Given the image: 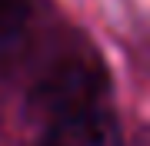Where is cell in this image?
<instances>
[{"mask_svg": "<svg viewBox=\"0 0 150 146\" xmlns=\"http://www.w3.org/2000/svg\"><path fill=\"white\" fill-rule=\"evenodd\" d=\"M30 10H33V0H0V43L13 40L27 27Z\"/></svg>", "mask_w": 150, "mask_h": 146, "instance_id": "obj_2", "label": "cell"}, {"mask_svg": "<svg viewBox=\"0 0 150 146\" xmlns=\"http://www.w3.org/2000/svg\"><path fill=\"white\" fill-rule=\"evenodd\" d=\"M40 146H123V133L103 96L47 113Z\"/></svg>", "mask_w": 150, "mask_h": 146, "instance_id": "obj_1", "label": "cell"}]
</instances>
